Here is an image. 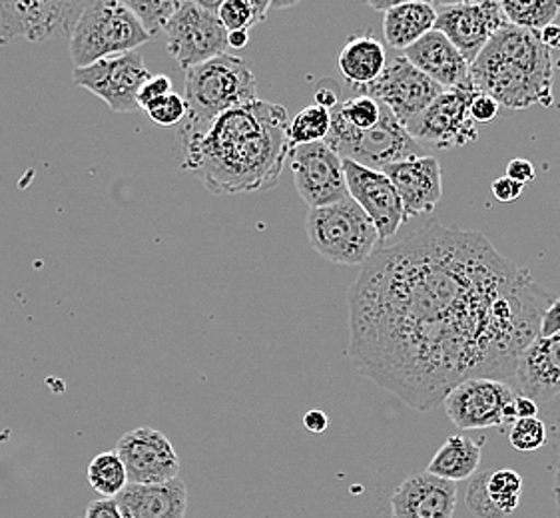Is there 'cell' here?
Here are the masks:
<instances>
[{
	"label": "cell",
	"instance_id": "cell-40",
	"mask_svg": "<svg viewBox=\"0 0 560 518\" xmlns=\"http://www.w3.org/2000/svg\"><path fill=\"white\" fill-rule=\"evenodd\" d=\"M560 333V295L555 297V302L547 307V311L542 314L540 319V329H538V338H552Z\"/></svg>",
	"mask_w": 560,
	"mask_h": 518
},
{
	"label": "cell",
	"instance_id": "cell-23",
	"mask_svg": "<svg viewBox=\"0 0 560 518\" xmlns=\"http://www.w3.org/2000/svg\"><path fill=\"white\" fill-rule=\"evenodd\" d=\"M387 62L389 58L385 52V46L371 34L349 36L348 43L337 58L343 79L348 80L355 91H361L380 79Z\"/></svg>",
	"mask_w": 560,
	"mask_h": 518
},
{
	"label": "cell",
	"instance_id": "cell-49",
	"mask_svg": "<svg viewBox=\"0 0 560 518\" xmlns=\"http://www.w3.org/2000/svg\"><path fill=\"white\" fill-rule=\"evenodd\" d=\"M552 493H555V501H557V518H560V449L559 459L555 464V486H552Z\"/></svg>",
	"mask_w": 560,
	"mask_h": 518
},
{
	"label": "cell",
	"instance_id": "cell-45",
	"mask_svg": "<svg viewBox=\"0 0 560 518\" xmlns=\"http://www.w3.org/2000/svg\"><path fill=\"white\" fill-rule=\"evenodd\" d=\"M370 9L377 12H387L395 9V7H401L407 2H433V0H363Z\"/></svg>",
	"mask_w": 560,
	"mask_h": 518
},
{
	"label": "cell",
	"instance_id": "cell-52",
	"mask_svg": "<svg viewBox=\"0 0 560 518\" xmlns=\"http://www.w3.org/2000/svg\"><path fill=\"white\" fill-rule=\"evenodd\" d=\"M472 2H479V0H433L435 7L441 9H447V7H459V4H472Z\"/></svg>",
	"mask_w": 560,
	"mask_h": 518
},
{
	"label": "cell",
	"instance_id": "cell-11",
	"mask_svg": "<svg viewBox=\"0 0 560 518\" xmlns=\"http://www.w3.org/2000/svg\"><path fill=\"white\" fill-rule=\"evenodd\" d=\"M74 84L96 94L113 113L128 114L140 110V91L152 79L144 57L132 50L116 57H106L89 67L74 68Z\"/></svg>",
	"mask_w": 560,
	"mask_h": 518
},
{
	"label": "cell",
	"instance_id": "cell-8",
	"mask_svg": "<svg viewBox=\"0 0 560 518\" xmlns=\"http://www.w3.org/2000/svg\"><path fill=\"white\" fill-rule=\"evenodd\" d=\"M515 385L493 379L472 377L457 385L445 397L443 405L451 423L460 431L471 428H511L516 421Z\"/></svg>",
	"mask_w": 560,
	"mask_h": 518
},
{
	"label": "cell",
	"instance_id": "cell-31",
	"mask_svg": "<svg viewBox=\"0 0 560 518\" xmlns=\"http://www.w3.org/2000/svg\"><path fill=\"white\" fill-rule=\"evenodd\" d=\"M349 126L358 130H370L382 120L383 104L368 94H358L334 108Z\"/></svg>",
	"mask_w": 560,
	"mask_h": 518
},
{
	"label": "cell",
	"instance_id": "cell-16",
	"mask_svg": "<svg viewBox=\"0 0 560 518\" xmlns=\"http://www.w3.org/2000/svg\"><path fill=\"white\" fill-rule=\"evenodd\" d=\"M343 168L348 178L349 196L370 215L385 244L399 232V227L407 224L404 200L395 184L383 169L368 168L353 160H343Z\"/></svg>",
	"mask_w": 560,
	"mask_h": 518
},
{
	"label": "cell",
	"instance_id": "cell-13",
	"mask_svg": "<svg viewBox=\"0 0 560 518\" xmlns=\"http://www.w3.org/2000/svg\"><path fill=\"white\" fill-rule=\"evenodd\" d=\"M445 91L425 72L415 68L405 57H395L387 62L382 76L361 89L358 94H368L385 104L404 126L413 125L425 113L431 102Z\"/></svg>",
	"mask_w": 560,
	"mask_h": 518
},
{
	"label": "cell",
	"instance_id": "cell-30",
	"mask_svg": "<svg viewBox=\"0 0 560 518\" xmlns=\"http://www.w3.org/2000/svg\"><path fill=\"white\" fill-rule=\"evenodd\" d=\"M120 2L126 9L135 12L148 33L154 36V34L164 33V26L168 24L184 0H120Z\"/></svg>",
	"mask_w": 560,
	"mask_h": 518
},
{
	"label": "cell",
	"instance_id": "cell-29",
	"mask_svg": "<svg viewBox=\"0 0 560 518\" xmlns=\"http://www.w3.org/2000/svg\"><path fill=\"white\" fill-rule=\"evenodd\" d=\"M487 496L504 518L513 515L523 498V476L513 469L487 471Z\"/></svg>",
	"mask_w": 560,
	"mask_h": 518
},
{
	"label": "cell",
	"instance_id": "cell-17",
	"mask_svg": "<svg viewBox=\"0 0 560 518\" xmlns=\"http://www.w3.org/2000/svg\"><path fill=\"white\" fill-rule=\"evenodd\" d=\"M509 19L497 0H479L472 4L447 7L438 14L439 33L445 34L460 55L471 64L494 34L509 26Z\"/></svg>",
	"mask_w": 560,
	"mask_h": 518
},
{
	"label": "cell",
	"instance_id": "cell-42",
	"mask_svg": "<svg viewBox=\"0 0 560 518\" xmlns=\"http://www.w3.org/2000/svg\"><path fill=\"white\" fill-rule=\"evenodd\" d=\"M303 427L307 428L310 433L319 435V433H325L327 427H329V417L325 415L324 411H319V409L307 411V413L303 415Z\"/></svg>",
	"mask_w": 560,
	"mask_h": 518
},
{
	"label": "cell",
	"instance_id": "cell-26",
	"mask_svg": "<svg viewBox=\"0 0 560 518\" xmlns=\"http://www.w3.org/2000/svg\"><path fill=\"white\" fill-rule=\"evenodd\" d=\"M509 23L518 28L537 31L555 23L560 14V0H497Z\"/></svg>",
	"mask_w": 560,
	"mask_h": 518
},
{
	"label": "cell",
	"instance_id": "cell-22",
	"mask_svg": "<svg viewBox=\"0 0 560 518\" xmlns=\"http://www.w3.org/2000/svg\"><path fill=\"white\" fill-rule=\"evenodd\" d=\"M116 503L124 518H186L188 486L179 476L160 485H128Z\"/></svg>",
	"mask_w": 560,
	"mask_h": 518
},
{
	"label": "cell",
	"instance_id": "cell-21",
	"mask_svg": "<svg viewBox=\"0 0 560 518\" xmlns=\"http://www.w3.org/2000/svg\"><path fill=\"white\" fill-rule=\"evenodd\" d=\"M404 57L443 89H455L471 80L469 60L463 57L459 48L453 45L445 34L439 33L438 28L425 34L413 46H409Z\"/></svg>",
	"mask_w": 560,
	"mask_h": 518
},
{
	"label": "cell",
	"instance_id": "cell-47",
	"mask_svg": "<svg viewBox=\"0 0 560 518\" xmlns=\"http://www.w3.org/2000/svg\"><path fill=\"white\" fill-rule=\"evenodd\" d=\"M228 43H230V48L242 50V48H246L247 43H249V33H247V31H234V33H228Z\"/></svg>",
	"mask_w": 560,
	"mask_h": 518
},
{
	"label": "cell",
	"instance_id": "cell-37",
	"mask_svg": "<svg viewBox=\"0 0 560 518\" xmlns=\"http://www.w3.org/2000/svg\"><path fill=\"white\" fill-rule=\"evenodd\" d=\"M172 94V80L166 74H160V76H152L148 80L147 84L142 86L138 102H140V108L144 110L148 104L156 102L158 98H164Z\"/></svg>",
	"mask_w": 560,
	"mask_h": 518
},
{
	"label": "cell",
	"instance_id": "cell-5",
	"mask_svg": "<svg viewBox=\"0 0 560 518\" xmlns=\"http://www.w3.org/2000/svg\"><path fill=\"white\" fill-rule=\"evenodd\" d=\"M305 232L310 246L337 266H363L383 246L377 227L351 196L324 208H310Z\"/></svg>",
	"mask_w": 560,
	"mask_h": 518
},
{
	"label": "cell",
	"instance_id": "cell-46",
	"mask_svg": "<svg viewBox=\"0 0 560 518\" xmlns=\"http://www.w3.org/2000/svg\"><path fill=\"white\" fill-rule=\"evenodd\" d=\"M540 40L545 46H549L550 50H560V26L559 24H549L547 28L540 31Z\"/></svg>",
	"mask_w": 560,
	"mask_h": 518
},
{
	"label": "cell",
	"instance_id": "cell-14",
	"mask_svg": "<svg viewBox=\"0 0 560 518\" xmlns=\"http://www.w3.org/2000/svg\"><path fill=\"white\" fill-rule=\"evenodd\" d=\"M295 188L310 208H324L349 198L343 158L327 142L290 150Z\"/></svg>",
	"mask_w": 560,
	"mask_h": 518
},
{
	"label": "cell",
	"instance_id": "cell-32",
	"mask_svg": "<svg viewBox=\"0 0 560 518\" xmlns=\"http://www.w3.org/2000/svg\"><path fill=\"white\" fill-rule=\"evenodd\" d=\"M509 443L518 452H535L547 445V427L538 417L516 419L509 428Z\"/></svg>",
	"mask_w": 560,
	"mask_h": 518
},
{
	"label": "cell",
	"instance_id": "cell-1",
	"mask_svg": "<svg viewBox=\"0 0 560 518\" xmlns=\"http://www.w3.org/2000/svg\"><path fill=\"white\" fill-rule=\"evenodd\" d=\"M555 297L481 232L429 220L361 266L349 360L409 409L431 411L472 377L513 384Z\"/></svg>",
	"mask_w": 560,
	"mask_h": 518
},
{
	"label": "cell",
	"instance_id": "cell-44",
	"mask_svg": "<svg viewBox=\"0 0 560 518\" xmlns=\"http://www.w3.org/2000/svg\"><path fill=\"white\" fill-rule=\"evenodd\" d=\"M315 104L325 106L327 110H334L337 104H339V96H337L336 84H334V89H325L324 82H319L317 92H315Z\"/></svg>",
	"mask_w": 560,
	"mask_h": 518
},
{
	"label": "cell",
	"instance_id": "cell-34",
	"mask_svg": "<svg viewBox=\"0 0 560 518\" xmlns=\"http://www.w3.org/2000/svg\"><path fill=\"white\" fill-rule=\"evenodd\" d=\"M218 19L228 28V33L249 31L252 26L261 23L249 0H225L222 9L218 11Z\"/></svg>",
	"mask_w": 560,
	"mask_h": 518
},
{
	"label": "cell",
	"instance_id": "cell-41",
	"mask_svg": "<svg viewBox=\"0 0 560 518\" xmlns=\"http://www.w3.org/2000/svg\"><path fill=\"white\" fill-rule=\"evenodd\" d=\"M506 176H509L511 180H515L518 181V184H523V186H527L528 181H533L537 178V172H535L533 162L516 158L509 162V166H506Z\"/></svg>",
	"mask_w": 560,
	"mask_h": 518
},
{
	"label": "cell",
	"instance_id": "cell-6",
	"mask_svg": "<svg viewBox=\"0 0 560 518\" xmlns=\"http://www.w3.org/2000/svg\"><path fill=\"white\" fill-rule=\"evenodd\" d=\"M74 67H89L101 58L132 52L152 38L135 12L120 0H94L68 34Z\"/></svg>",
	"mask_w": 560,
	"mask_h": 518
},
{
	"label": "cell",
	"instance_id": "cell-27",
	"mask_svg": "<svg viewBox=\"0 0 560 518\" xmlns=\"http://www.w3.org/2000/svg\"><path fill=\"white\" fill-rule=\"evenodd\" d=\"M86 479H89L90 486L104 498H116L128 486L126 467L116 451L96 455L90 461Z\"/></svg>",
	"mask_w": 560,
	"mask_h": 518
},
{
	"label": "cell",
	"instance_id": "cell-33",
	"mask_svg": "<svg viewBox=\"0 0 560 518\" xmlns=\"http://www.w3.org/2000/svg\"><path fill=\"white\" fill-rule=\"evenodd\" d=\"M150 120L158 126H179L186 116H188V104L186 98L179 96L176 92H172L164 98H158L156 102L148 104L147 108Z\"/></svg>",
	"mask_w": 560,
	"mask_h": 518
},
{
	"label": "cell",
	"instance_id": "cell-36",
	"mask_svg": "<svg viewBox=\"0 0 560 518\" xmlns=\"http://www.w3.org/2000/svg\"><path fill=\"white\" fill-rule=\"evenodd\" d=\"M499 110H501V104L494 101L493 96L481 91L475 94L471 102V118L477 125H491L499 116Z\"/></svg>",
	"mask_w": 560,
	"mask_h": 518
},
{
	"label": "cell",
	"instance_id": "cell-9",
	"mask_svg": "<svg viewBox=\"0 0 560 518\" xmlns=\"http://www.w3.org/2000/svg\"><path fill=\"white\" fill-rule=\"evenodd\" d=\"M477 92L472 80L445 89L407 130L429 152L471 144L479 138L477 122L471 118V102Z\"/></svg>",
	"mask_w": 560,
	"mask_h": 518
},
{
	"label": "cell",
	"instance_id": "cell-18",
	"mask_svg": "<svg viewBox=\"0 0 560 518\" xmlns=\"http://www.w3.org/2000/svg\"><path fill=\"white\" fill-rule=\"evenodd\" d=\"M404 200L407 222L417 215L433 214L443 198V174L435 156H415L383 169Z\"/></svg>",
	"mask_w": 560,
	"mask_h": 518
},
{
	"label": "cell",
	"instance_id": "cell-7",
	"mask_svg": "<svg viewBox=\"0 0 560 518\" xmlns=\"http://www.w3.org/2000/svg\"><path fill=\"white\" fill-rule=\"evenodd\" d=\"M325 142L341 158L353 160L361 166L373 169H385L395 162L427 156L429 152L415 140L407 126L401 125L385 104L382 120L370 130H358L349 126L336 110H331V128Z\"/></svg>",
	"mask_w": 560,
	"mask_h": 518
},
{
	"label": "cell",
	"instance_id": "cell-38",
	"mask_svg": "<svg viewBox=\"0 0 560 518\" xmlns=\"http://www.w3.org/2000/svg\"><path fill=\"white\" fill-rule=\"evenodd\" d=\"M79 518H124L122 510L118 507L116 498H98L89 503L84 515Z\"/></svg>",
	"mask_w": 560,
	"mask_h": 518
},
{
	"label": "cell",
	"instance_id": "cell-12",
	"mask_svg": "<svg viewBox=\"0 0 560 518\" xmlns=\"http://www.w3.org/2000/svg\"><path fill=\"white\" fill-rule=\"evenodd\" d=\"M170 57L176 58L184 70L203 64L215 57L228 55V28L218 14L203 11L184 0L178 11L164 26Z\"/></svg>",
	"mask_w": 560,
	"mask_h": 518
},
{
	"label": "cell",
	"instance_id": "cell-2",
	"mask_svg": "<svg viewBox=\"0 0 560 518\" xmlns=\"http://www.w3.org/2000/svg\"><path fill=\"white\" fill-rule=\"evenodd\" d=\"M290 114L268 101H254L218 116L196 134L178 136L179 168L218 196L276 188L290 158Z\"/></svg>",
	"mask_w": 560,
	"mask_h": 518
},
{
	"label": "cell",
	"instance_id": "cell-48",
	"mask_svg": "<svg viewBox=\"0 0 560 518\" xmlns=\"http://www.w3.org/2000/svg\"><path fill=\"white\" fill-rule=\"evenodd\" d=\"M188 2L196 4V7H200V9H203V11L218 14V11L222 9V4H224L225 0H188Z\"/></svg>",
	"mask_w": 560,
	"mask_h": 518
},
{
	"label": "cell",
	"instance_id": "cell-39",
	"mask_svg": "<svg viewBox=\"0 0 560 518\" xmlns=\"http://www.w3.org/2000/svg\"><path fill=\"white\" fill-rule=\"evenodd\" d=\"M523 190H525V186L518 184V181L511 180L509 176H503V178L493 181V196L497 202H516L521 198Z\"/></svg>",
	"mask_w": 560,
	"mask_h": 518
},
{
	"label": "cell",
	"instance_id": "cell-50",
	"mask_svg": "<svg viewBox=\"0 0 560 518\" xmlns=\"http://www.w3.org/2000/svg\"><path fill=\"white\" fill-rule=\"evenodd\" d=\"M249 2H252V7L258 12L259 21L264 23L266 16H268L269 9H271V0H249Z\"/></svg>",
	"mask_w": 560,
	"mask_h": 518
},
{
	"label": "cell",
	"instance_id": "cell-35",
	"mask_svg": "<svg viewBox=\"0 0 560 518\" xmlns=\"http://www.w3.org/2000/svg\"><path fill=\"white\" fill-rule=\"evenodd\" d=\"M467 508L472 517L477 518H504L497 508L491 505L487 496V471H479L469 483L467 491Z\"/></svg>",
	"mask_w": 560,
	"mask_h": 518
},
{
	"label": "cell",
	"instance_id": "cell-28",
	"mask_svg": "<svg viewBox=\"0 0 560 518\" xmlns=\"http://www.w3.org/2000/svg\"><path fill=\"white\" fill-rule=\"evenodd\" d=\"M331 128V110L325 106L312 104L303 108L302 113L295 114L290 126H288V138L290 146H303V144H315L324 142Z\"/></svg>",
	"mask_w": 560,
	"mask_h": 518
},
{
	"label": "cell",
	"instance_id": "cell-15",
	"mask_svg": "<svg viewBox=\"0 0 560 518\" xmlns=\"http://www.w3.org/2000/svg\"><path fill=\"white\" fill-rule=\"evenodd\" d=\"M114 451L126 467L128 485H160L178 479V452L158 428L138 427L124 433Z\"/></svg>",
	"mask_w": 560,
	"mask_h": 518
},
{
	"label": "cell",
	"instance_id": "cell-24",
	"mask_svg": "<svg viewBox=\"0 0 560 518\" xmlns=\"http://www.w3.org/2000/svg\"><path fill=\"white\" fill-rule=\"evenodd\" d=\"M438 7L433 2H407L385 12L383 34L387 45L405 52L409 46L435 31Z\"/></svg>",
	"mask_w": 560,
	"mask_h": 518
},
{
	"label": "cell",
	"instance_id": "cell-19",
	"mask_svg": "<svg viewBox=\"0 0 560 518\" xmlns=\"http://www.w3.org/2000/svg\"><path fill=\"white\" fill-rule=\"evenodd\" d=\"M457 495V483L431 473L413 474L393 491L392 518H453Z\"/></svg>",
	"mask_w": 560,
	"mask_h": 518
},
{
	"label": "cell",
	"instance_id": "cell-3",
	"mask_svg": "<svg viewBox=\"0 0 560 518\" xmlns=\"http://www.w3.org/2000/svg\"><path fill=\"white\" fill-rule=\"evenodd\" d=\"M469 74L479 91L511 110L549 108L555 102L552 57L537 31L504 26L472 60Z\"/></svg>",
	"mask_w": 560,
	"mask_h": 518
},
{
	"label": "cell",
	"instance_id": "cell-25",
	"mask_svg": "<svg viewBox=\"0 0 560 518\" xmlns=\"http://www.w3.org/2000/svg\"><path fill=\"white\" fill-rule=\"evenodd\" d=\"M485 440H472L463 435H453L445 445L435 452L429 462L427 473L435 474L451 483H459L472 479L479 473Z\"/></svg>",
	"mask_w": 560,
	"mask_h": 518
},
{
	"label": "cell",
	"instance_id": "cell-10",
	"mask_svg": "<svg viewBox=\"0 0 560 518\" xmlns=\"http://www.w3.org/2000/svg\"><path fill=\"white\" fill-rule=\"evenodd\" d=\"M94 0H0V45L46 43L70 34Z\"/></svg>",
	"mask_w": 560,
	"mask_h": 518
},
{
	"label": "cell",
	"instance_id": "cell-43",
	"mask_svg": "<svg viewBox=\"0 0 560 518\" xmlns=\"http://www.w3.org/2000/svg\"><path fill=\"white\" fill-rule=\"evenodd\" d=\"M516 419L538 417V403L527 395H516L515 397Z\"/></svg>",
	"mask_w": 560,
	"mask_h": 518
},
{
	"label": "cell",
	"instance_id": "cell-4",
	"mask_svg": "<svg viewBox=\"0 0 560 518\" xmlns=\"http://www.w3.org/2000/svg\"><path fill=\"white\" fill-rule=\"evenodd\" d=\"M184 98L188 116L178 136L196 134L228 110L258 101V80L246 60L222 55L186 70Z\"/></svg>",
	"mask_w": 560,
	"mask_h": 518
},
{
	"label": "cell",
	"instance_id": "cell-51",
	"mask_svg": "<svg viewBox=\"0 0 560 518\" xmlns=\"http://www.w3.org/2000/svg\"><path fill=\"white\" fill-rule=\"evenodd\" d=\"M303 0H271V9L276 11H285V9H293L298 7Z\"/></svg>",
	"mask_w": 560,
	"mask_h": 518
},
{
	"label": "cell",
	"instance_id": "cell-20",
	"mask_svg": "<svg viewBox=\"0 0 560 518\" xmlns=\"http://www.w3.org/2000/svg\"><path fill=\"white\" fill-rule=\"evenodd\" d=\"M516 391L547 403L560 395V333L552 338H537L516 361Z\"/></svg>",
	"mask_w": 560,
	"mask_h": 518
}]
</instances>
